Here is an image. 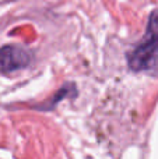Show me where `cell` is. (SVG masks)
Here are the masks:
<instances>
[{
	"instance_id": "obj_2",
	"label": "cell",
	"mask_w": 158,
	"mask_h": 159,
	"mask_svg": "<svg viewBox=\"0 0 158 159\" xmlns=\"http://www.w3.org/2000/svg\"><path fill=\"white\" fill-rule=\"evenodd\" d=\"M31 63V55L25 48L17 45H6L0 48V71L13 73Z\"/></svg>"
},
{
	"instance_id": "obj_1",
	"label": "cell",
	"mask_w": 158,
	"mask_h": 159,
	"mask_svg": "<svg viewBox=\"0 0 158 159\" xmlns=\"http://www.w3.org/2000/svg\"><path fill=\"white\" fill-rule=\"evenodd\" d=\"M158 59V10L148 17L147 30L136 48L128 57L129 66L134 71H143L156 64Z\"/></svg>"
}]
</instances>
